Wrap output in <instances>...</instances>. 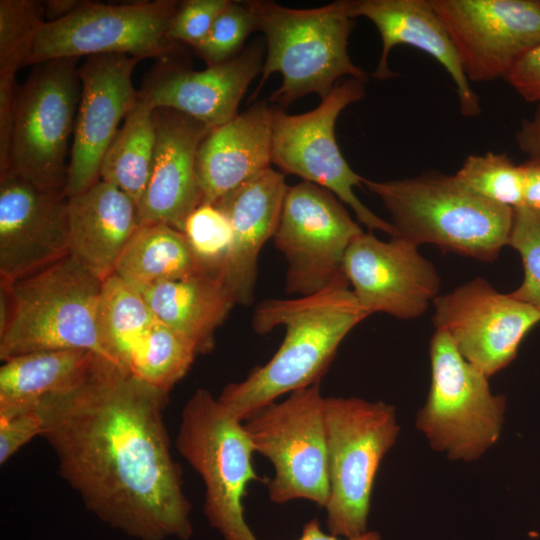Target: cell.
<instances>
[{
    "instance_id": "cell-19",
    "label": "cell",
    "mask_w": 540,
    "mask_h": 540,
    "mask_svg": "<svg viewBox=\"0 0 540 540\" xmlns=\"http://www.w3.org/2000/svg\"><path fill=\"white\" fill-rule=\"evenodd\" d=\"M264 52L253 44L233 59L195 71L161 59L149 74L138 96L153 109L170 108L209 128L233 119L252 80L262 72Z\"/></svg>"
},
{
    "instance_id": "cell-6",
    "label": "cell",
    "mask_w": 540,
    "mask_h": 540,
    "mask_svg": "<svg viewBox=\"0 0 540 540\" xmlns=\"http://www.w3.org/2000/svg\"><path fill=\"white\" fill-rule=\"evenodd\" d=\"M330 534L355 538L368 531L371 497L380 464L400 432L396 410L383 401L325 397Z\"/></svg>"
},
{
    "instance_id": "cell-15",
    "label": "cell",
    "mask_w": 540,
    "mask_h": 540,
    "mask_svg": "<svg viewBox=\"0 0 540 540\" xmlns=\"http://www.w3.org/2000/svg\"><path fill=\"white\" fill-rule=\"evenodd\" d=\"M433 323L448 334L460 354L488 377L516 357L540 311L477 277L434 301Z\"/></svg>"
},
{
    "instance_id": "cell-22",
    "label": "cell",
    "mask_w": 540,
    "mask_h": 540,
    "mask_svg": "<svg viewBox=\"0 0 540 540\" xmlns=\"http://www.w3.org/2000/svg\"><path fill=\"white\" fill-rule=\"evenodd\" d=\"M287 188L284 173L270 167L214 204L232 228L231 250L221 278L237 304L248 305L254 298L258 256L276 232Z\"/></svg>"
},
{
    "instance_id": "cell-26",
    "label": "cell",
    "mask_w": 540,
    "mask_h": 540,
    "mask_svg": "<svg viewBox=\"0 0 540 540\" xmlns=\"http://www.w3.org/2000/svg\"><path fill=\"white\" fill-rule=\"evenodd\" d=\"M96 356L85 350H46L3 361L0 418L72 391L83 382Z\"/></svg>"
},
{
    "instance_id": "cell-7",
    "label": "cell",
    "mask_w": 540,
    "mask_h": 540,
    "mask_svg": "<svg viewBox=\"0 0 540 540\" xmlns=\"http://www.w3.org/2000/svg\"><path fill=\"white\" fill-rule=\"evenodd\" d=\"M176 448L204 482L210 526L224 540H257L245 520L243 499L248 485L262 478L244 423L199 388L182 409Z\"/></svg>"
},
{
    "instance_id": "cell-35",
    "label": "cell",
    "mask_w": 540,
    "mask_h": 540,
    "mask_svg": "<svg viewBox=\"0 0 540 540\" xmlns=\"http://www.w3.org/2000/svg\"><path fill=\"white\" fill-rule=\"evenodd\" d=\"M521 257L524 277L510 294L540 311V211L514 209L509 244Z\"/></svg>"
},
{
    "instance_id": "cell-43",
    "label": "cell",
    "mask_w": 540,
    "mask_h": 540,
    "mask_svg": "<svg viewBox=\"0 0 540 540\" xmlns=\"http://www.w3.org/2000/svg\"><path fill=\"white\" fill-rule=\"evenodd\" d=\"M83 1L79 0H49L43 2L46 22L62 19L76 10Z\"/></svg>"
},
{
    "instance_id": "cell-32",
    "label": "cell",
    "mask_w": 540,
    "mask_h": 540,
    "mask_svg": "<svg viewBox=\"0 0 540 540\" xmlns=\"http://www.w3.org/2000/svg\"><path fill=\"white\" fill-rule=\"evenodd\" d=\"M45 22L43 2L0 0V78H15L26 66Z\"/></svg>"
},
{
    "instance_id": "cell-16",
    "label": "cell",
    "mask_w": 540,
    "mask_h": 540,
    "mask_svg": "<svg viewBox=\"0 0 540 540\" xmlns=\"http://www.w3.org/2000/svg\"><path fill=\"white\" fill-rule=\"evenodd\" d=\"M344 274L359 305L370 316L386 313L414 319L439 296L440 277L418 245L399 236L382 241L363 232L348 247Z\"/></svg>"
},
{
    "instance_id": "cell-36",
    "label": "cell",
    "mask_w": 540,
    "mask_h": 540,
    "mask_svg": "<svg viewBox=\"0 0 540 540\" xmlns=\"http://www.w3.org/2000/svg\"><path fill=\"white\" fill-rule=\"evenodd\" d=\"M229 3V0L180 2L168 28L169 39L174 43L183 42L196 48L209 32L216 17Z\"/></svg>"
},
{
    "instance_id": "cell-3",
    "label": "cell",
    "mask_w": 540,
    "mask_h": 540,
    "mask_svg": "<svg viewBox=\"0 0 540 540\" xmlns=\"http://www.w3.org/2000/svg\"><path fill=\"white\" fill-rule=\"evenodd\" d=\"M363 186L388 210L394 236L483 262L497 259L509 244L514 209L478 196L455 175L425 172Z\"/></svg>"
},
{
    "instance_id": "cell-21",
    "label": "cell",
    "mask_w": 540,
    "mask_h": 540,
    "mask_svg": "<svg viewBox=\"0 0 540 540\" xmlns=\"http://www.w3.org/2000/svg\"><path fill=\"white\" fill-rule=\"evenodd\" d=\"M350 15L365 17L377 28L382 51L373 77L387 80L396 77L388 64L391 50L397 45L412 46L436 60L449 74L464 117L481 113L480 98L467 79L455 46L431 0H354Z\"/></svg>"
},
{
    "instance_id": "cell-1",
    "label": "cell",
    "mask_w": 540,
    "mask_h": 540,
    "mask_svg": "<svg viewBox=\"0 0 540 540\" xmlns=\"http://www.w3.org/2000/svg\"><path fill=\"white\" fill-rule=\"evenodd\" d=\"M168 394L96 356L79 386L38 405L62 478L98 519L137 540L193 533L163 420Z\"/></svg>"
},
{
    "instance_id": "cell-27",
    "label": "cell",
    "mask_w": 540,
    "mask_h": 540,
    "mask_svg": "<svg viewBox=\"0 0 540 540\" xmlns=\"http://www.w3.org/2000/svg\"><path fill=\"white\" fill-rule=\"evenodd\" d=\"M206 272L184 232L164 223L140 224L113 274L136 290Z\"/></svg>"
},
{
    "instance_id": "cell-13",
    "label": "cell",
    "mask_w": 540,
    "mask_h": 540,
    "mask_svg": "<svg viewBox=\"0 0 540 540\" xmlns=\"http://www.w3.org/2000/svg\"><path fill=\"white\" fill-rule=\"evenodd\" d=\"M363 232L329 190L306 181L288 186L273 236L287 261L286 291L304 297L348 283L344 256Z\"/></svg>"
},
{
    "instance_id": "cell-40",
    "label": "cell",
    "mask_w": 540,
    "mask_h": 540,
    "mask_svg": "<svg viewBox=\"0 0 540 540\" xmlns=\"http://www.w3.org/2000/svg\"><path fill=\"white\" fill-rule=\"evenodd\" d=\"M515 142L529 161L540 163V105L530 118L521 122L515 132Z\"/></svg>"
},
{
    "instance_id": "cell-41",
    "label": "cell",
    "mask_w": 540,
    "mask_h": 540,
    "mask_svg": "<svg viewBox=\"0 0 540 540\" xmlns=\"http://www.w3.org/2000/svg\"><path fill=\"white\" fill-rule=\"evenodd\" d=\"M524 172L523 207L540 211V163L527 160L522 163Z\"/></svg>"
},
{
    "instance_id": "cell-31",
    "label": "cell",
    "mask_w": 540,
    "mask_h": 540,
    "mask_svg": "<svg viewBox=\"0 0 540 540\" xmlns=\"http://www.w3.org/2000/svg\"><path fill=\"white\" fill-rule=\"evenodd\" d=\"M457 180L478 196L494 204L523 207L524 172L504 153L469 155L454 174Z\"/></svg>"
},
{
    "instance_id": "cell-5",
    "label": "cell",
    "mask_w": 540,
    "mask_h": 540,
    "mask_svg": "<svg viewBox=\"0 0 540 540\" xmlns=\"http://www.w3.org/2000/svg\"><path fill=\"white\" fill-rule=\"evenodd\" d=\"M245 4L267 46L255 95L275 72L282 75V83L270 101L281 106L310 93L323 99L343 76L367 80L348 54V39L355 26L349 0L313 9H292L264 0Z\"/></svg>"
},
{
    "instance_id": "cell-23",
    "label": "cell",
    "mask_w": 540,
    "mask_h": 540,
    "mask_svg": "<svg viewBox=\"0 0 540 540\" xmlns=\"http://www.w3.org/2000/svg\"><path fill=\"white\" fill-rule=\"evenodd\" d=\"M273 110L258 102L204 136L196 156L202 203L215 204L271 167Z\"/></svg>"
},
{
    "instance_id": "cell-38",
    "label": "cell",
    "mask_w": 540,
    "mask_h": 540,
    "mask_svg": "<svg viewBox=\"0 0 540 540\" xmlns=\"http://www.w3.org/2000/svg\"><path fill=\"white\" fill-rule=\"evenodd\" d=\"M504 79L525 101L540 105V45L523 55Z\"/></svg>"
},
{
    "instance_id": "cell-33",
    "label": "cell",
    "mask_w": 540,
    "mask_h": 540,
    "mask_svg": "<svg viewBox=\"0 0 540 540\" xmlns=\"http://www.w3.org/2000/svg\"><path fill=\"white\" fill-rule=\"evenodd\" d=\"M184 234L203 269L221 277L232 245V228L214 204H200L187 218Z\"/></svg>"
},
{
    "instance_id": "cell-8",
    "label": "cell",
    "mask_w": 540,
    "mask_h": 540,
    "mask_svg": "<svg viewBox=\"0 0 540 540\" xmlns=\"http://www.w3.org/2000/svg\"><path fill=\"white\" fill-rule=\"evenodd\" d=\"M429 354L430 388L415 426L432 449L449 459L477 460L499 440L506 398L492 393L489 377L460 354L443 330L434 332Z\"/></svg>"
},
{
    "instance_id": "cell-34",
    "label": "cell",
    "mask_w": 540,
    "mask_h": 540,
    "mask_svg": "<svg viewBox=\"0 0 540 540\" xmlns=\"http://www.w3.org/2000/svg\"><path fill=\"white\" fill-rule=\"evenodd\" d=\"M253 31H256L255 21L245 2L230 1L195 50L207 66L221 64L241 53Z\"/></svg>"
},
{
    "instance_id": "cell-29",
    "label": "cell",
    "mask_w": 540,
    "mask_h": 540,
    "mask_svg": "<svg viewBox=\"0 0 540 540\" xmlns=\"http://www.w3.org/2000/svg\"><path fill=\"white\" fill-rule=\"evenodd\" d=\"M155 320L135 288L114 274L103 281L99 324L104 344L114 363L128 370L134 350Z\"/></svg>"
},
{
    "instance_id": "cell-14",
    "label": "cell",
    "mask_w": 540,
    "mask_h": 540,
    "mask_svg": "<svg viewBox=\"0 0 540 540\" xmlns=\"http://www.w3.org/2000/svg\"><path fill=\"white\" fill-rule=\"evenodd\" d=\"M469 82L505 78L540 45L538 0H431Z\"/></svg>"
},
{
    "instance_id": "cell-18",
    "label": "cell",
    "mask_w": 540,
    "mask_h": 540,
    "mask_svg": "<svg viewBox=\"0 0 540 540\" xmlns=\"http://www.w3.org/2000/svg\"><path fill=\"white\" fill-rule=\"evenodd\" d=\"M68 198L0 173V281L12 284L70 254Z\"/></svg>"
},
{
    "instance_id": "cell-30",
    "label": "cell",
    "mask_w": 540,
    "mask_h": 540,
    "mask_svg": "<svg viewBox=\"0 0 540 540\" xmlns=\"http://www.w3.org/2000/svg\"><path fill=\"white\" fill-rule=\"evenodd\" d=\"M194 346L157 319L134 350L128 370L144 382L167 393L190 369Z\"/></svg>"
},
{
    "instance_id": "cell-4",
    "label": "cell",
    "mask_w": 540,
    "mask_h": 540,
    "mask_svg": "<svg viewBox=\"0 0 540 540\" xmlns=\"http://www.w3.org/2000/svg\"><path fill=\"white\" fill-rule=\"evenodd\" d=\"M103 281L69 254L12 284L1 283L8 305L0 327V359L46 350H85L114 362L99 324Z\"/></svg>"
},
{
    "instance_id": "cell-9",
    "label": "cell",
    "mask_w": 540,
    "mask_h": 540,
    "mask_svg": "<svg viewBox=\"0 0 540 540\" xmlns=\"http://www.w3.org/2000/svg\"><path fill=\"white\" fill-rule=\"evenodd\" d=\"M78 59L36 64L18 85L15 99L9 170L42 191L63 196L68 142L74 134L82 89Z\"/></svg>"
},
{
    "instance_id": "cell-37",
    "label": "cell",
    "mask_w": 540,
    "mask_h": 540,
    "mask_svg": "<svg viewBox=\"0 0 540 540\" xmlns=\"http://www.w3.org/2000/svg\"><path fill=\"white\" fill-rule=\"evenodd\" d=\"M44 416L39 406L0 418V464L35 436H41Z\"/></svg>"
},
{
    "instance_id": "cell-25",
    "label": "cell",
    "mask_w": 540,
    "mask_h": 540,
    "mask_svg": "<svg viewBox=\"0 0 540 540\" xmlns=\"http://www.w3.org/2000/svg\"><path fill=\"white\" fill-rule=\"evenodd\" d=\"M154 317L188 340L197 354L214 348L216 330L236 300L219 275L199 273L137 290Z\"/></svg>"
},
{
    "instance_id": "cell-28",
    "label": "cell",
    "mask_w": 540,
    "mask_h": 540,
    "mask_svg": "<svg viewBox=\"0 0 540 540\" xmlns=\"http://www.w3.org/2000/svg\"><path fill=\"white\" fill-rule=\"evenodd\" d=\"M154 109L139 98L106 150L100 179L127 194L137 206L151 178L156 144Z\"/></svg>"
},
{
    "instance_id": "cell-20",
    "label": "cell",
    "mask_w": 540,
    "mask_h": 540,
    "mask_svg": "<svg viewBox=\"0 0 540 540\" xmlns=\"http://www.w3.org/2000/svg\"><path fill=\"white\" fill-rule=\"evenodd\" d=\"M153 117L154 163L138 206L140 224L164 223L183 232L187 218L203 202L196 156L211 128L170 108L154 109Z\"/></svg>"
},
{
    "instance_id": "cell-12",
    "label": "cell",
    "mask_w": 540,
    "mask_h": 540,
    "mask_svg": "<svg viewBox=\"0 0 540 540\" xmlns=\"http://www.w3.org/2000/svg\"><path fill=\"white\" fill-rule=\"evenodd\" d=\"M180 2L156 0L129 4L83 1L68 16L45 22L26 66L57 58L125 54L139 60L172 56L168 28Z\"/></svg>"
},
{
    "instance_id": "cell-10",
    "label": "cell",
    "mask_w": 540,
    "mask_h": 540,
    "mask_svg": "<svg viewBox=\"0 0 540 540\" xmlns=\"http://www.w3.org/2000/svg\"><path fill=\"white\" fill-rule=\"evenodd\" d=\"M325 397L320 382L289 393L246 419L255 453L273 465L267 483L272 502L305 499L324 507L329 496Z\"/></svg>"
},
{
    "instance_id": "cell-11",
    "label": "cell",
    "mask_w": 540,
    "mask_h": 540,
    "mask_svg": "<svg viewBox=\"0 0 540 540\" xmlns=\"http://www.w3.org/2000/svg\"><path fill=\"white\" fill-rule=\"evenodd\" d=\"M365 82L355 78L338 82L321 103L307 113L289 115L280 107H274L272 163L284 173L329 190L348 205L369 230H379L393 237L392 224L372 212L354 193V187L362 186L364 178L351 169L335 138L339 114L365 96Z\"/></svg>"
},
{
    "instance_id": "cell-42",
    "label": "cell",
    "mask_w": 540,
    "mask_h": 540,
    "mask_svg": "<svg viewBox=\"0 0 540 540\" xmlns=\"http://www.w3.org/2000/svg\"><path fill=\"white\" fill-rule=\"evenodd\" d=\"M381 534L374 530H368L361 536L355 538H340L332 534L325 533L318 519L313 518L308 521L302 528L301 535L298 540H381Z\"/></svg>"
},
{
    "instance_id": "cell-17",
    "label": "cell",
    "mask_w": 540,
    "mask_h": 540,
    "mask_svg": "<svg viewBox=\"0 0 540 540\" xmlns=\"http://www.w3.org/2000/svg\"><path fill=\"white\" fill-rule=\"evenodd\" d=\"M140 60L125 54L88 56L79 67L77 110L65 196L78 195L100 180L106 150L122 119L138 100L132 74Z\"/></svg>"
},
{
    "instance_id": "cell-2",
    "label": "cell",
    "mask_w": 540,
    "mask_h": 540,
    "mask_svg": "<svg viewBox=\"0 0 540 540\" xmlns=\"http://www.w3.org/2000/svg\"><path fill=\"white\" fill-rule=\"evenodd\" d=\"M368 316L349 283L260 302L253 313L254 331L263 335L284 327V339L266 364L226 385L218 401L244 422L280 396L319 383L344 338Z\"/></svg>"
},
{
    "instance_id": "cell-24",
    "label": "cell",
    "mask_w": 540,
    "mask_h": 540,
    "mask_svg": "<svg viewBox=\"0 0 540 540\" xmlns=\"http://www.w3.org/2000/svg\"><path fill=\"white\" fill-rule=\"evenodd\" d=\"M70 254L102 280L113 274L140 226L138 206L115 185L99 180L68 198Z\"/></svg>"
},
{
    "instance_id": "cell-39",
    "label": "cell",
    "mask_w": 540,
    "mask_h": 540,
    "mask_svg": "<svg viewBox=\"0 0 540 540\" xmlns=\"http://www.w3.org/2000/svg\"><path fill=\"white\" fill-rule=\"evenodd\" d=\"M17 89L15 78H0V173L10 168Z\"/></svg>"
}]
</instances>
